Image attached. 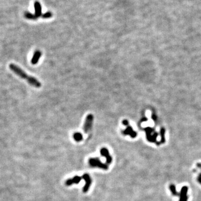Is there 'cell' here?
<instances>
[{"label":"cell","instance_id":"cell-1","mask_svg":"<svg viewBox=\"0 0 201 201\" xmlns=\"http://www.w3.org/2000/svg\"><path fill=\"white\" fill-rule=\"evenodd\" d=\"M9 68L16 75L20 77V78L25 79L31 86H34L36 88H40L41 86V83L37 79L33 77L32 76H29L23 70H22L20 67H18V66L15 65V64H10Z\"/></svg>","mask_w":201,"mask_h":201},{"label":"cell","instance_id":"cell-2","mask_svg":"<svg viewBox=\"0 0 201 201\" xmlns=\"http://www.w3.org/2000/svg\"><path fill=\"white\" fill-rule=\"evenodd\" d=\"M89 164L92 167H97L104 170L108 169V165L101 162L98 158H91L89 159Z\"/></svg>","mask_w":201,"mask_h":201},{"label":"cell","instance_id":"cell-3","mask_svg":"<svg viewBox=\"0 0 201 201\" xmlns=\"http://www.w3.org/2000/svg\"><path fill=\"white\" fill-rule=\"evenodd\" d=\"M93 119H94V117H93V116L92 114H89L87 116L83 126L84 132H86V133H87L90 131L91 128H92Z\"/></svg>","mask_w":201,"mask_h":201},{"label":"cell","instance_id":"cell-4","mask_svg":"<svg viewBox=\"0 0 201 201\" xmlns=\"http://www.w3.org/2000/svg\"><path fill=\"white\" fill-rule=\"evenodd\" d=\"M82 179H83L84 180V181L86 182V184H85L83 189V192L86 193L88 191L89 188L90 187L91 183H92V179H91L90 175L87 173L84 174L82 176Z\"/></svg>","mask_w":201,"mask_h":201},{"label":"cell","instance_id":"cell-5","mask_svg":"<svg viewBox=\"0 0 201 201\" xmlns=\"http://www.w3.org/2000/svg\"><path fill=\"white\" fill-rule=\"evenodd\" d=\"M188 190V188L186 186H184L182 188L181 192L179 193V201H187L188 196L187 193Z\"/></svg>","mask_w":201,"mask_h":201},{"label":"cell","instance_id":"cell-6","mask_svg":"<svg viewBox=\"0 0 201 201\" xmlns=\"http://www.w3.org/2000/svg\"><path fill=\"white\" fill-rule=\"evenodd\" d=\"M145 131L146 132V138L150 142H156V137L157 136V134L155 133L154 135H151L153 132V130L151 128H146Z\"/></svg>","mask_w":201,"mask_h":201},{"label":"cell","instance_id":"cell-7","mask_svg":"<svg viewBox=\"0 0 201 201\" xmlns=\"http://www.w3.org/2000/svg\"><path fill=\"white\" fill-rule=\"evenodd\" d=\"M101 154L106 157V163L107 164H109L111 163L112 161V157L109 154L108 149L105 148L101 149Z\"/></svg>","mask_w":201,"mask_h":201},{"label":"cell","instance_id":"cell-8","mask_svg":"<svg viewBox=\"0 0 201 201\" xmlns=\"http://www.w3.org/2000/svg\"><path fill=\"white\" fill-rule=\"evenodd\" d=\"M82 179V177H79V176H75L73 178L68 179L65 182V184L68 186H71L73 184H78Z\"/></svg>","mask_w":201,"mask_h":201},{"label":"cell","instance_id":"cell-9","mask_svg":"<svg viewBox=\"0 0 201 201\" xmlns=\"http://www.w3.org/2000/svg\"><path fill=\"white\" fill-rule=\"evenodd\" d=\"M41 56V52L40 50H36L34 52V55L32 56V58L31 60V63L33 65H35L38 63L39 59L40 58Z\"/></svg>","mask_w":201,"mask_h":201},{"label":"cell","instance_id":"cell-10","mask_svg":"<svg viewBox=\"0 0 201 201\" xmlns=\"http://www.w3.org/2000/svg\"><path fill=\"white\" fill-rule=\"evenodd\" d=\"M123 134L124 135H130L132 138H135L136 136H137V133H136L135 131H134L131 126L128 125L127 126V128L123 131Z\"/></svg>","mask_w":201,"mask_h":201},{"label":"cell","instance_id":"cell-11","mask_svg":"<svg viewBox=\"0 0 201 201\" xmlns=\"http://www.w3.org/2000/svg\"><path fill=\"white\" fill-rule=\"evenodd\" d=\"M34 7H35V15L37 18L41 15V7L40 3L38 1H36L34 3Z\"/></svg>","mask_w":201,"mask_h":201},{"label":"cell","instance_id":"cell-12","mask_svg":"<svg viewBox=\"0 0 201 201\" xmlns=\"http://www.w3.org/2000/svg\"><path fill=\"white\" fill-rule=\"evenodd\" d=\"M73 138H74V139L75 140V141L77 142H79V141H81L83 140V136L82 134L79 133V132H76V133H74V135H73Z\"/></svg>","mask_w":201,"mask_h":201},{"label":"cell","instance_id":"cell-13","mask_svg":"<svg viewBox=\"0 0 201 201\" xmlns=\"http://www.w3.org/2000/svg\"><path fill=\"white\" fill-rule=\"evenodd\" d=\"M169 189L171 190L173 195L179 196V193H178L177 192V190H176V188H175V186L174 184H170V185L169 186Z\"/></svg>","mask_w":201,"mask_h":201},{"label":"cell","instance_id":"cell-14","mask_svg":"<svg viewBox=\"0 0 201 201\" xmlns=\"http://www.w3.org/2000/svg\"><path fill=\"white\" fill-rule=\"evenodd\" d=\"M25 17L28 19L30 20H36L37 17L35 16V15L32 14H31L30 12H25Z\"/></svg>","mask_w":201,"mask_h":201},{"label":"cell","instance_id":"cell-15","mask_svg":"<svg viewBox=\"0 0 201 201\" xmlns=\"http://www.w3.org/2000/svg\"><path fill=\"white\" fill-rule=\"evenodd\" d=\"M160 133H161V142L160 143H164L165 141V137H164V134H165V130L164 128H161V131H160Z\"/></svg>","mask_w":201,"mask_h":201},{"label":"cell","instance_id":"cell-16","mask_svg":"<svg viewBox=\"0 0 201 201\" xmlns=\"http://www.w3.org/2000/svg\"><path fill=\"white\" fill-rule=\"evenodd\" d=\"M51 16H52V14L50 12H47L46 13L44 14V15L42 16V17L44 18H50L51 17Z\"/></svg>","mask_w":201,"mask_h":201},{"label":"cell","instance_id":"cell-17","mask_svg":"<svg viewBox=\"0 0 201 201\" xmlns=\"http://www.w3.org/2000/svg\"><path fill=\"white\" fill-rule=\"evenodd\" d=\"M123 124L125 126H128V122L127 121V120H124L123 121Z\"/></svg>","mask_w":201,"mask_h":201},{"label":"cell","instance_id":"cell-18","mask_svg":"<svg viewBox=\"0 0 201 201\" xmlns=\"http://www.w3.org/2000/svg\"><path fill=\"white\" fill-rule=\"evenodd\" d=\"M197 180H198L199 183H200L201 184V173L200 174V175H199L198 177L197 178Z\"/></svg>","mask_w":201,"mask_h":201},{"label":"cell","instance_id":"cell-19","mask_svg":"<svg viewBox=\"0 0 201 201\" xmlns=\"http://www.w3.org/2000/svg\"><path fill=\"white\" fill-rule=\"evenodd\" d=\"M197 166L201 169V163H198L197 164Z\"/></svg>","mask_w":201,"mask_h":201}]
</instances>
